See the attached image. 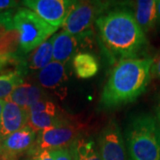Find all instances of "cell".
Here are the masks:
<instances>
[{
	"instance_id": "6da1fadb",
	"label": "cell",
	"mask_w": 160,
	"mask_h": 160,
	"mask_svg": "<svg viewBox=\"0 0 160 160\" xmlns=\"http://www.w3.org/2000/svg\"><path fill=\"white\" fill-rule=\"evenodd\" d=\"M95 25L100 42L111 61L137 58L147 46L146 35L128 10L107 12L98 18Z\"/></svg>"
},
{
	"instance_id": "7a4b0ae2",
	"label": "cell",
	"mask_w": 160,
	"mask_h": 160,
	"mask_svg": "<svg viewBox=\"0 0 160 160\" xmlns=\"http://www.w3.org/2000/svg\"><path fill=\"white\" fill-rule=\"evenodd\" d=\"M150 58H128L118 62L109 74L100 99L103 109L134 102L146 91L151 78Z\"/></svg>"
},
{
	"instance_id": "3957f363",
	"label": "cell",
	"mask_w": 160,
	"mask_h": 160,
	"mask_svg": "<svg viewBox=\"0 0 160 160\" xmlns=\"http://www.w3.org/2000/svg\"><path fill=\"white\" fill-rule=\"evenodd\" d=\"M128 160H160V125L149 114L135 115L125 132Z\"/></svg>"
},
{
	"instance_id": "277c9868",
	"label": "cell",
	"mask_w": 160,
	"mask_h": 160,
	"mask_svg": "<svg viewBox=\"0 0 160 160\" xmlns=\"http://www.w3.org/2000/svg\"><path fill=\"white\" fill-rule=\"evenodd\" d=\"M12 22L19 33L20 48L23 54L35 50L58 29L25 7L18 9L13 14Z\"/></svg>"
},
{
	"instance_id": "5b68a950",
	"label": "cell",
	"mask_w": 160,
	"mask_h": 160,
	"mask_svg": "<svg viewBox=\"0 0 160 160\" xmlns=\"http://www.w3.org/2000/svg\"><path fill=\"white\" fill-rule=\"evenodd\" d=\"M84 126L73 123L70 120L38 132L34 145L29 154L34 155L43 151H55L69 149L78 138L83 136Z\"/></svg>"
},
{
	"instance_id": "8992f818",
	"label": "cell",
	"mask_w": 160,
	"mask_h": 160,
	"mask_svg": "<svg viewBox=\"0 0 160 160\" xmlns=\"http://www.w3.org/2000/svg\"><path fill=\"white\" fill-rule=\"evenodd\" d=\"M110 3L105 1L76 2L62 26L63 30L76 36L85 33L98 18L107 12Z\"/></svg>"
},
{
	"instance_id": "52a82bcc",
	"label": "cell",
	"mask_w": 160,
	"mask_h": 160,
	"mask_svg": "<svg viewBox=\"0 0 160 160\" xmlns=\"http://www.w3.org/2000/svg\"><path fill=\"white\" fill-rule=\"evenodd\" d=\"M27 126L37 133L69 120L64 117L62 110L47 97L35 103L27 110Z\"/></svg>"
},
{
	"instance_id": "ba28073f",
	"label": "cell",
	"mask_w": 160,
	"mask_h": 160,
	"mask_svg": "<svg viewBox=\"0 0 160 160\" xmlns=\"http://www.w3.org/2000/svg\"><path fill=\"white\" fill-rule=\"evenodd\" d=\"M97 148L102 160H128L125 138L115 120L109 121L102 130Z\"/></svg>"
},
{
	"instance_id": "9c48e42d",
	"label": "cell",
	"mask_w": 160,
	"mask_h": 160,
	"mask_svg": "<svg viewBox=\"0 0 160 160\" xmlns=\"http://www.w3.org/2000/svg\"><path fill=\"white\" fill-rule=\"evenodd\" d=\"M77 1L69 0H25L22 4L52 27L62 26Z\"/></svg>"
},
{
	"instance_id": "30bf717a",
	"label": "cell",
	"mask_w": 160,
	"mask_h": 160,
	"mask_svg": "<svg viewBox=\"0 0 160 160\" xmlns=\"http://www.w3.org/2000/svg\"><path fill=\"white\" fill-rule=\"evenodd\" d=\"M28 113L20 106L5 101L0 120V142L12 133L27 126Z\"/></svg>"
},
{
	"instance_id": "8fae6325",
	"label": "cell",
	"mask_w": 160,
	"mask_h": 160,
	"mask_svg": "<svg viewBox=\"0 0 160 160\" xmlns=\"http://www.w3.org/2000/svg\"><path fill=\"white\" fill-rule=\"evenodd\" d=\"M37 132L29 126H26L22 129L15 132L3 139L0 142L3 149L12 158L15 160L18 156L25 152L29 153L34 145Z\"/></svg>"
},
{
	"instance_id": "7c38bea8",
	"label": "cell",
	"mask_w": 160,
	"mask_h": 160,
	"mask_svg": "<svg viewBox=\"0 0 160 160\" xmlns=\"http://www.w3.org/2000/svg\"><path fill=\"white\" fill-rule=\"evenodd\" d=\"M80 39L81 35L69 34L64 30L52 36V61L66 64L78 53Z\"/></svg>"
},
{
	"instance_id": "4fadbf2b",
	"label": "cell",
	"mask_w": 160,
	"mask_h": 160,
	"mask_svg": "<svg viewBox=\"0 0 160 160\" xmlns=\"http://www.w3.org/2000/svg\"><path fill=\"white\" fill-rule=\"evenodd\" d=\"M38 80L42 88L57 91L62 89L67 82V73L65 64L52 61L44 69L39 70Z\"/></svg>"
},
{
	"instance_id": "5bb4252c",
	"label": "cell",
	"mask_w": 160,
	"mask_h": 160,
	"mask_svg": "<svg viewBox=\"0 0 160 160\" xmlns=\"http://www.w3.org/2000/svg\"><path fill=\"white\" fill-rule=\"evenodd\" d=\"M45 98H46V92L41 87L29 83H23L16 87L5 101L15 103L21 108L28 110L35 103Z\"/></svg>"
},
{
	"instance_id": "9a60e30c",
	"label": "cell",
	"mask_w": 160,
	"mask_h": 160,
	"mask_svg": "<svg viewBox=\"0 0 160 160\" xmlns=\"http://www.w3.org/2000/svg\"><path fill=\"white\" fill-rule=\"evenodd\" d=\"M132 14L143 32H149L158 23L157 1L138 0L133 2Z\"/></svg>"
},
{
	"instance_id": "2e32d148",
	"label": "cell",
	"mask_w": 160,
	"mask_h": 160,
	"mask_svg": "<svg viewBox=\"0 0 160 160\" xmlns=\"http://www.w3.org/2000/svg\"><path fill=\"white\" fill-rule=\"evenodd\" d=\"M72 65L78 78L87 79L99 72L100 63L93 54L86 52H78L72 60Z\"/></svg>"
},
{
	"instance_id": "e0dca14e",
	"label": "cell",
	"mask_w": 160,
	"mask_h": 160,
	"mask_svg": "<svg viewBox=\"0 0 160 160\" xmlns=\"http://www.w3.org/2000/svg\"><path fill=\"white\" fill-rule=\"evenodd\" d=\"M69 151L73 160H102L95 142L84 136L75 141L70 146Z\"/></svg>"
},
{
	"instance_id": "ac0fdd59",
	"label": "cell",
	"mask_w": 160,
	"mask_h": 160,
	"mask_svg": "<svg viewBox=\"0 0 160 160\" xmlns=\"http://www.w3.org/2000/svg\"><path fill=\"white\" fill-rule=\"evenodd\" d=\"M52 62V40L50 38L42 45L37 47L29 55L26 66L31 69L41 70Z\"/></svg>"
},
{
	"instance_id": "d6986e66",
	"label": "cell",
	"mask_w": 160,
	"mask_h": 160,
	"mask_svg": "<svg viewBox=\"0 0 160 160\" xmlns=\"http://www.w3.org/2000/svg\"><path fill=\"white\" fill-rule=\"evenodd\" d=\"M23 73L11 72L0 74V100H6L14 89L23 84Z\"/></svg>"
},
{
	"instance_id": "ffe728a7",
	"label": "cell",
	"mask_w": 160,
	"mask_h": 160,
	"mask_svg": "<svg viewBox=\"0 0 160 160\" xmlns=\"http://www.w3.org/2000/svg\"><path fill=\"white\" fill-rule=\"evenodd\" d=\"M151 75L160 78V52L151 58Z\"/></svg>"
},
{
	"instance_id": "44dd1931",
	"label": "cell",
	"mask_w": 160,
	"mask_h": 160,
	"mask_svg": "<svg viewBox=\"0 0 160 160\" xmlns=\"http://www.w3.org/2000/svg\"><path fill=\"white\" fill-rule=\"evenodd\" d=\"M31 160H55L54 151H43L32 156Z\"/></svg>"
},
{
	"instance_id": "7402d4cb",
	"label": "cell",
	"mask_w": 160,
	"mask_h": 160,
	"mask_svg": "<svg viewBox=\"0 0 160 160\" xmlns=\"http://www.w3.org/2000/svg\"><path fill=\"white\" fill-rule=\"evenodd\" d=\"M55 160H73L69 149H58L54 151Z\"/></svg>"
},
{
	"instance_id": "603a6c76",
	"label": "cell",
	"mask_w": 160,
	"mask_h": 160,
	"mask_svg": "<svg viewBox=\"0 0 160 160\" xmlns=\"http://www.w3.org/2000/svg\"><path fill=\"white\" fill-rule=\"evenodd\" d=\"M18 6L17 1L12 0H0V12L5 10H10L12 8Z\"/></svg>"
},
{
	"instance_id": "cb8c5ba5",
	"label": "cell",
	"mask_w": 160,
	"mask_h": 160,
	"mask_svg": "<svg viewBox=\"0 0 160 160\" xmlns=\"http://www.w3.org/2000/svg\"><path fill=\"white\" fill-rule=\"evenodd\" d=\"M13 14H12V11H7L4 12H1L0 13V24L3 23L5 21H6L8 18L12 17Z\"/></svg>"
},
{
	"instance_id": "d4e9b609",
	"label": "cell",
	"mask_w": 160,
	"mask_h": 160,
	"mask_svg": "<svg viewBox=\"0 0 160 160\" xmlns=\"http://www.w3.org/2000/svg\"><path fill=\"white\" fill-rule=\"evenodd\" d=\"M0 160H14L13 158H12L9 155L6 154V151L3 149L1 146V142H0Z\"/></svg>"
},
{
	"instance_id": "484cf974",
	"label": "cell",
	"mask_w": 160,
	"mask_h": 160,
	"mask_svg": "<svg viewBox=\"0 0 160 160\" xmlns=\"http://www.w3.org/2000/svg\"><path fill=\"white\" fill-rule=\"evenodd\" d=\"M156 118H157L158 124L160 125V98L158 102L157 107H156Z\"/></svg>"
},
{
	"instance_id": "4316f807",
	"label": "cell",
	"mask_w": 160,
	"mask_h": 160,
	"mask_svg": "<svg viewBox=\"0 0 160 160\" xmlns=\"http://www.w3.org/2000/svg\"><path fill=\"white\" fill-rule=\"evenodd\" d=\"M157 9H158V23L160 25V0L157 1Z\"/></svg>"
},
{
	"instance_id": "83f0119b",
	"label": "cell",
	"mask_w": 160,
	"mask_h": 160,
	"mask_svg": "<svg viewBox=\"0 0 160 160\" xmlns=\"http://www.w3.org/2000/svg\"><path fill=\"white\" fill-rule=\"evenodd\" d=\"M4 105H5V101L4 100H0V120H1V116H2V112H3Z\"/></svg>"
}]
</instances>
